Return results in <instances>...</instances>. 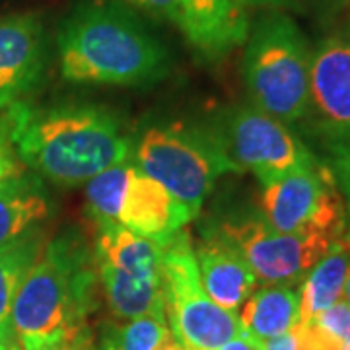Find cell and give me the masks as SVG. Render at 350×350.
I'll list each match as a JSON object with an SVG mask.
<instances>
[{"label": "cell", "mask_w": 350, "mask_h": 350, "mask_svg": "<svg viewBox=\"0 0 350 350\" xmlns=\"http://www.w3.org/2000/svg\"><path fill=\"white\" fill-rule=\"evenodd\" d=\"M292 333L296 337L298 350H345V342L340 338L327 333L315 321L298 323Z\"/></svg>", "instance_id": "obj_24"}, {"label": "cell", "mask_w": 350, "mask_h": 350, "mask_svg": "<svg viewBox=\"0 0 350 350\" xmlns=\"http://www.w3.org/2000/svg\"><path fill=\"white\" fill-rule=\"evenodd\" d=\"M241 253L257 280L267 284L301 282L333 241L323 236H294L276 232L262 214L228 216L211 232Z\"/></svg>", "instance_id": "obj_8"}, {"label": "cell", "mask_w": 350, "mask_h": 350, "mask_svg": "<svg viewBox=\"0 0 350 350\" xmlns=\"http://www.w3.org/2000/svg\"><path fill=\"white\" fill-rule=\"evenodd\" d=\"M61 76L72 84L152 86L170 72V51L121 2H82L57 33Z\"/></svg>", "instance_id": "obj_2"}, {"label": "cell", "mask_w": 350, "mask_h": 350, "mask_svg": "<svg viewBox=\"0 0 350 350\" xmlns=\"http://www.w3.org/2000/svg\"><path fill=\"white\" fill-rule=\"evenodd\" d=\"M49 197L33 175L0 181V250L36 232L49 216Z\"/></svg>", "instance_id": "obj_15"}, {"label": "cell", "mask_w": 350, "mask_h": 350, "mask_svg": "<svg viewBox=\"0 0 350 350\" xmlns=\"http://www.w3.org/2000/svg\"><path fill=\"white\" fill-rule=\"evenodd\" d=\"M86 350H96V349H94V345H90V347H88Z\"/></svg>", "instance_id": "obj_34"}, {"label": "cell", "mask_w": 350, "mask_h": 350, "mask_svg": "<svg viewBox=\"0 0 350 350\" xmlns=\"http://www.w3.org/2000/svg\"><path fill=\"white\" fill-rule=\"evenodd\" d=\"M222 140L234 163L239 170L253 172L261 185L315 160L290 126L257 107H241L232 113Z\"/></svg>", "instance_id": "obj_10"}, {"label": "cell", "mask_w": 350, "mask_h": 350, "mask_svg": "<svg viewBox=\"0 0 350 350\" xmlns=\"http://www.w3.org/2000/svg\"><path fill=\"white\" fill-rule=\"evenodd\" d=\"M96 265L109 310L117 317L131 321L165 308L162 278H137L107 262L96 261Z\"/></svg>", "instance_id": "obj_19"}, {"label": "cell", "mask_w": 350, "mask_h": 350, "mask_svg": "<svg viewBox=\"0 0 350 350\" xmlns=\"http://www.w3.org/2000/svg\"><path fill=\"white\" fill-rule=\"evenodd\" d=\"M187 43L204 61H220L250 33L247 8L239 0H177Z\"/></svg>", "instance_id": "obj_12"}, {"label": "cell", "mask_w": 350, "mask_h": 350, "mask_svg": "<svg viewBox=\"0 0 350 350\" xmlns=\"http://www.w3.org/2000/svg\"><path fill=\"white\" fill-rule=\"evenodd\" d=\"M162 282L167 323L185 350H218L243 333L238 315L216 306L204 292L183 230L162 243Z\"/></svg>", "instance_id": "obj_6"}, {"label": "cell", "mask_w": 350, "mask_h": 350, "mask_svg": "<svg viewBox=\"0 0 350 350\" xmlns=\"http://www.w3.org/2000/svg\"><path fill=\"white\" fill-rule=\"evenodd\" d=\"M262 216L276 232L323 236L331 241L347 234V206L331 165L313 160L262 185Z\"/></svg>", "instance_id": "obj_7"}, {"label": "cell", "mask_w": 350, "mask_h": 350, "mask_svg": "<svg viewBox=\"0 0 350 350\" xmlns=\"http://www.w3.org/2000/svg\"><path fill=\"white\" fill-rule=\"evenodd\" d=\"M218 350H262V342L243 331L239 337L230 340V342H226L224 347Z\"/></svg>", "instance_id": "obj_30"}, {"label": "cell", "mask_w": 350, "mask_h": 350, "mask_svg": "<svg viewBox=\"0 0 350 350\" xmlns=\"http://www.w3.org/2000/svg\"><path fill=\"white\" fill-rule=\"evenodd\" d=\"M14 175H20V172H18V156H16L12 142L8 138L4 119H0V181H6Z\"/></svg>", "instance_id": "obj_27"}, {"label": "cell", "mask_w": 350, "mask_h": 350, "mask_svg": "<svg viewBox=\"0 0 350 350\" xmlns=\"http://www.w3.org/2000/svg\"><path fill=\"white\" fill-rule=\"evenodd\" d=\"M197 214L199 213L175 199L167 189L137 167L126 189L117 222L138 236L162 245L179 234L181 228Z\"/></svg>", "instance_id": "obj_13"}, {"label": "cell", "mask_w": 350, "mask_h": 350, "mask_svg": "<svg viewBox=\"0 0 350 350\" xmlns=\"http://www.w3.org/2000/svg\"><path fill=\"white\" fill-rule=\"evenodd\" d=\"M96 261L107 262L137 278H162V245L119 222L98 226Z\"/></svg>", "instance_id": "obj_16"}, {"label": "cell", "mask_w": 350, "mask_h": 350, "mask_svg": "<svg viewBox=\"0 0 350 350\" xmlns=\"http://www.w3.org/2000/svg\"><path fill=\"white\" fill-rule=\"evenodd\" d=\"M300 321V296L288 284H271L250 296L241 306L239 323L261 342L290 333Z\"/></svg>", "instance_id": "obj_18"}, {"label": "cell", "mask_w": 350, "mask_h": 350, "mask_svg": "<svg viewBox=\"0 0 350 350\" xmlns=\"http://www.w3.org/2000/svg\"><path fill=\"white\" fill-rule=\"evenodd\" d=\"M100 350H185L165 317V308L131 319L125 327L109 329Z\"/></svg>", "instance_id": "obj_21"}, {"label": "cell", "mask_w": 350, "mask_h": 350, "mask_svg": "<svg viewBox=\"0 0 350 350\" xmlns=\"http://www.w3.org/2000/svg\"><path fill=\"white\" fill-rule=\"evenodd\" d=\"M0 350H22V347H20V342H18L16 338H12V340L0 345Z\"/></svg>", "instance_id": "obj_32"}, {"label": "cell", "mask_w": 350, "mask_h": 350, "mask_svg": "<svg viewBox=\"0 0 350 350\" xmlns=\"http://www.w3.org/2000/svg\"><path fill=\"white\" fill-rule=\"evenodd\" d=\"M245 8H261L265 12H284L300 8L301 0H239Z\"/></svg>", "instance_id": "obj_29"}, {"label": "cell", "mask_w": 350, "mask_h": 350, "mask_svg": "<svg viewBox=\"0 0 350 350\" xmlns=\"http://www.w3.org/2000/svg\"><path fill=\"white\" fill-rule=\"evenodd\" d=\"M135 163L195 213L222 175L239 170L222 137L177 123L144 131L135 150Z\"/></svg>", "instance_id": "obj_5"}, {"label": "cell", "mask_w": 350, "mask_h": 350, "mask_svg": "<svg viewBox=\"0 0 350 350\" xmlns=\"http://www.w3.org/2000/svg\"><path fill=\"white\" fill-rule=\"evenodd\" d=\"M262 350H298V345H296V337L294 333H284L280 337L271 338L267 342H262Z\"/></svg>", "instance_id": "obj_31"}, {"label": "cell", "mask_w": 350, "mask_h": 350, "mask_svg": "<svg viewBox=\"0 0 350 350\" xmlns=\"http://www.w3.org/2000/svg\"><path fill=\"white\" fill-rule=\"evenodd\" d=\"M39 247H41V241L33 232L12 245H6L0 250V345L16 338L10 327L14 298L24 280L25 273L38 261L39 253H41Z\"/></svg>", "instance_id": "obj_20"}, {"label": "cell", "mask_w": 350, "mask_h": 350, "mask_svg": "<svg viewBox=\"0 0 350 350\" xmlns=\"http://www.w3.org/2000/svg\"><path fill=\"white\" fill-rule=\"evenodd\" d=\"M350 275V243L345 238L333 241L325 255L310 269L300 284V321L308 323L327 308L337 304Z\"/></svg>", "instance_id": "obj_17"}, {"label": "cell", "mask_w": 350, "mask_h": 350, "mask_svg": "<svg viewBox=\"0 0 350 350\" xmlns=\"http://www.w3.org/2000/svg\"><path fill=\"white\" fill-rule=\"evenodd\" d=\"M329 165H331L333 174L337 177L338 189L342 193L345 206H347V234H345V239L350 243V152L347 156L331 162Z\"/></svg>", "instance_id": "obj_28"}, {"label": "cell", "mask_w": 350, "mask_h": 350, "mask_svg": "<svg viewBox=\"0 0 350 350\" xmlns=\"http://www.w3.org/2000/svg\"><path fill=\"white\" fill-rule=\"evenodd\" d=\"M4 125L16 156L63 187L88 183L131 156L121 121L98 105L31 109L24 101L6 111Z\"/></svg>", "instance_id": "obj_1"}, {"label": "cell", "mask_w": 350, "mask_h": 350, "mask_svg": "<svg viewBox=\"0 0 350 350\" xmlns=\"http://www.w3.org/2000/svg\"><path fill=\"white\" fill-rule=\"evenodd\" d=\"M349 38H350V36H349Z\"/></svg>", "instance_id": "obj_35"}, {"label": "cell", "mask_w": 350, "mask_h": 350, "mask_svg": "<svg viewBox=\"0 0 350 350\" xmlns=\"http://www.w3.org/2000/svg\"><path fill=\"white\" fill-rule=\"evenodd\" d=\"M300 123L331 162L350 152L349 36L325 38L312 51L308 109Z\"/></svg>", "instance_id": "obj_9"}, {"label": "cell", "mask_w": 350, "mask_h": 350, "mask_svg": "<svg viewBox=\"0 0 350 350\" xmlns=\"http://www.w3.org/2000/svg\"><path fill=\"white\" fill-rule=\"evenodd\" d=\"M137 172V163L126 160L117 163L100 175L92 177L86 183V199L90 216L96 226L115 224L119 218V211L125 199L129 183L133 174Z\"/></svg>", "instance_id": "obj_22"}, {"label": "cell", "mask_w": 350, "mask_h": 350, "mask_svg": "<svg viewBox=\"0 0 350 350\" xmlns=\"http://www.w3.org/2000/svg\"><path fill=\"white\" fill-rule=\"evenodd\" d=\"M96 276L86 250L70 236L51 241L16 292L10 327L18 342L86 327Z\"/></svg>", "instance_id": "obj_3"}, {"label": "cell", "mask_w": 350, "mask_h": 350, "mask_svg": "<svg viewBox=\"0 0 350 350\" xmlns=\"http://www.w3.org/2000/svg\"><path fill=\"white\" fill-rule=\"evenodd\" d=\"M345 296H347V301L350 304V275L347 278V286H345Z\"/></svg>", "instance_id": "obj_33"}, {"label": "cell", "mask_w": 350, "mask_h": 350, "mask_svg": "<svg viewBox=\"0 0 350 350\" xmlns=\"http://www.w3.org/2000/svg\"><path fill=\"white\" fill-rule=\"evenodd\" d=\"M142 12L150 14L158 20H165L172 24H179V2L177 0H123Z\"/></svg>", "instance_id": "obj_26"}, {"label": "cell", "mask_w": 350, "mask_h": 350, "mask_svg": "<svg viewBox=\"0 0 350 350\" xmlns=\"http://www.w3.org/2000/svg\"><path fill=\"white\" fill-rule=\"evenodd\" d=\"M195 257L200 282L208 298L228 312L241 310L259 282L241 253L222 238L208 234Z\"/></svg>", "instance_id": "obj_14"}, {"label": "cell", "mask_w": 350, "mask_h": 350, "mask_svg": "<svg viewBox=\"0 0 350 350\" xmlns=\"http://www.w3.org/2000/svg\"><path fill=\"white\" fill-rule=\"evenodd\" d=\"M47 61L45 25L38 14L0 16V111L24 103L43 82Z\"/></svg>", "instance_id": "obj_11"}, {"label": "cell", "mask_w": 350, "mask_h": 350, "mask_svg": "<svg viewBox=\"0 0 350 350\" xmlns=\"http://www.w3.org/2000/svg\"><path fill=\"white\" fill-rule=\"evenodd\" d=\"M312 321L342 342H350V304L347 300H338L325 312L313 317Z\"/></svg>", "instance_id": "obj_25"}, {"label": "cell", "mask_w": 350, "mask_h": 350, "mask_svg": "<svg viewBox=\"0 0 350 350\" xmlns=\"http://www.w3.org/2000/svg\"><path fill=\"white\" fill-rule=\"evenodd\" d=\"M243 78L253 107L284 125H298L310 96L312 47L286 12H265L250 25Z\"/></svg>", "instance_id": "obj_4"}, {"label": "cell", "mask_w": 350, "mask_h": 350, "mask_svg": "<svg viewBox=\"0 0 350 350\" xmlns=\"http://www.w3.org/2000/svg\"><path fill=\"white\" fill-rule=\"evenodd\" d=\"M92 342V335L88 327L72 329V331H63L53 337L33 338L20 342L22 350H86Z\"/></svg>", "instance_id": "obj_23"}]
</instances>
